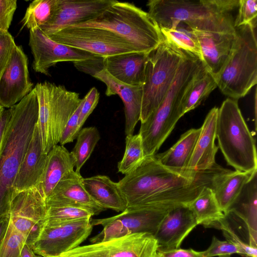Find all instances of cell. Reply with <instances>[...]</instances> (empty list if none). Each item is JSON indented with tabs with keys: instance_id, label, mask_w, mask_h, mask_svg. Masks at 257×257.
<instances>
[{
	"instance_id": "6da1fadb",
	"label": "cell",
	"mask_w": 257,
	"mask_h": 257,
	"mask_svg": "<svg viewBox=\"0 0 257 257\" xmlns=\"http://www.w3.org/2000/svg\"><path fill=\"white\" fill-rule=\"evenodd\" d=\"M222 169L218 165L206 171L180 173L162 165L154 155L145 157L117 183L126 208L170 209L188 205L204 187H211L213 177Z\"/></svg>"
},
{
	"instance_id": "7a4b0ae2",
	"label": "cell",
	"mask_w": 257,
	"mask_h": 257,
	"mask_svg": "<svg viewBox=\"0 0 257 257\" xmlns=\"http://www.w3.org/2000/svg\"><path fill=\"white\" fill-rule=\"evenodd\" d=\"M11 108L0 145V219L10 215L16 178L38 121L39 106L35 89Z\"/></svg>"
},
{
	"instance_id": "3957f363",
	"label": "cell",
	"mask_w": 257,
	"mask_h": 257,
	"mask_svg": "<svg viewBox=\"0 0 257 257\" xmlns=\"http://www.w3.org/2000/svg\"><path fill=\"white\" fill-rule=\"evenodd\" d=\"M239 0H150L148 14L160 29L183 23L193 30L234 33Z\"/></svg>"
},
{
	"instance_id": "277c9868",
	"label": "cell",
	"mask_w": 257,
	"mask_h": 257,
	"mask_svg": "<svg viewBox=\"0 0 257 257\" xmlns=\"http://www.w3.org/2000/svg\"><path fill=\"white\" fill-rule=\"evenodd\" d=\"M204 68L199 58L187 55L159 106L141 123L139 134L145 157L156 154L182 116L180 104L183 96L190 83Z\"/></svg>"
},
{
	"instance_id": "5b68a950",
	"label": "cell",
	"mask_w": 257,
	"mask_h": 257,
	"mask_svg": "<svg viewBox=\"0 0 257 257\" xmlns=\"http://www.w3.org/2000/svg\"><path fill=\"white\" fill-rule=\"evenodd\" d=\"M70 26L107 30L124 40L139 52L150 53L163 40L159 27L148 13L127 2L116 1L95 18Z\"/></svg>"
},
{
	"instance_id": "8992f818",
	"label": "cell",
	"mask_w": 257,
	"mask_h": 257,
	"mask_svg": "<svg viewBox=\"0 0 257 257\" xmlns=\"http://www.w3.org/2000/svg\"><path fill=\"white\" fill-rule=\"evenodd\" d=\"M216 137L228 165L235 171L249 173L257 171L255 142L237 100L228 97L218 108Z\"/></svg>"
},
{
	"instance_id": "52a82bcc",
	"label": "cell",
	"mask_w": 257,
	"mask_h": 257,
	"mask_svg": "<svg viewBox=\"0 0 257 257\" xmlns=\"http://www.w3.org/2000/svg\"><path fill=\"white\" fill-rule=\"evenodd\" d=\"M256 27L248 24L235 27L230 56L216 81L221 92L237 100L257 82Z\"/></svg>"
},
{
	"instance_id": "ba28073f",
	"label": "cell",
	"mask_w": 257,
	"mask_h": 257,
	"mask_svg": "<svg viewBox=\"0 0 257 257\" xmlns=\"http://www.w3.org/2000/svg\"><path fill=\"white\" fill-rule=\"evenodd\" d=\"M188 54L164 39L158 47L149 53L142 85L141 123L159 106Z\"/></svg>"
},
{
	"instance_id": "9c48e42d",
	"label": "cell",
	"mask_w": 257,
	"mask_h": 257,
	"mask_svg": "<svg viewBox=\"0 0 257 257\" xmlns=\"http://www.w3.org/2000/svg\"><path fill=\"white\" fill-rule=\"evenodd\" d=\"M170 209L126 208L113 216L91 218L93 226L102 225L103 228L89 239L90 242L97 243L136 233L145 232L154 235Z\"/></svg>"
},
{
	"instance_id": "30bf717a",
	"label": "cell",
	"mask_w": 257,
	"mask_h": 257,
	"mask_svg": "<svg viewBox=\"0 0 257 257\" xmlns=\"http://www.w3.org/2000/svg\"><path fill=\"white\" fill-rule=\"evenodd\" d=\"M48 36L57 43L103 57L139 52L124 40L99 28L67 26Z\"/></svg>"
},
{
	"instance_id": "8fae6325",
	"label": "cell",
	"mask_w": 257,
	"mask_h": 257,
	"mask_svg": "<svg viewBox=\"0 0 257 257\" xmlns=\"http://www.w3.org/2000/svg\"><path fill=\"white\" fill-rule=\"evenodd\" d=\"M158 249L153 234L136 233L80 245L58 257H156Z\"/></svg>"
},
{
	"instance_id": "7c38bea8",
	"label": "cell",
	"mask_w": 257,
	"mask_h": 257,
	"mask_svg": "<svg viewBox=\"0 0 257 257\" xmlns=\"http://www.w3.org/2000/svg\"><path fill=\"white\" fill-rule=\"evenodd\" d=\"M47 213L46 199L36 186L21 192L10 205V220L30 247L45 227Z\"/></svg>"
},
{
	"instance_id": "4fadbf2b",
	"label": "cell",
	"mask_w": 257,
	"mask_h": 257,
	"mask_svg": "<svg viewBox=\"0 0 257 257\" xmlns=\"http://www.w3.org/2000/svg\"><path fill=\"white\" fill-rule=\"evenodd\" d=\"M91 219L54 226H45L31 247L35 254L41 256L58 257L80 246L88 238L93 227Z\"/></svg>"
},
{
	"instance_id": "5bb4252c",
	"label": "cell",
	"mask_w": 257,
	"mask_h": 257,
	"mask_svg": "<svg viewBox=\"0 0 257 257\" xmlns=\"http://www.w3.org/2000/svg\"><path fill=\"white\" fill-rule=\"evenodd\" d=\"M29 45L34 57L33 69L49 75V68L60 62H75L98 56L51 40L39 28L30 30Z\"/></svg>"
},
{
	"instance_id": "9a60e30c",
	"label": "cell",
	"mask_w": 257,
	"mask_h": 257,
	"mask_svg": "<svg viewBox=\"0 0 257 257\" xmlns=\"http://www.w3.org/2000/svg\"><path fill=\"white\" fill-rule=\"evenodd\" d=\"M33 86L28 57L22 47L16 45L0 77V105L4 108L12 107L30 93Z\"/></svg>"
},
{
	"instance_id": "2e32d148",
	"label": "cell",
	"mask_w": 257,
	"mask_h": 257,
	"mask_svg": "<svg viewBox=\"0 0 257 257\" xmlns=\"http://www.w3.org/2000/svg\"><path fill=\"white\" fill-rule=\"evenodd\" d=\"M116 1L57 0L51 19L39 28L47 36L50 35L65 26L85 23L95 18Z\"/></svg>"
},
{
	"instance_id": "e0dca14e",
	"label": "cell",
	"mask_w": 257,
	"mask_h": 257,
	"mask_svg": "<svg viewBox=\"0 0 257 257\" xmlns=\"http://www.w3.org/2000/svg\"><path fill=\"white\" fill-rule=\"evenodd\" d=\"M45 99L51 119L54 145L59 142L70 117L82 101L79 94L47 81L37 84Z\"/></svg>"
},
{
	"instance_id": "ac0fdd59",
	"label": "cell",
	"mask_w": 257,
	"mask_h": 257,
	"mask_svg": "<svg viewBox=\"0 0 257 257\" xmlns=\"http://www.w3.org/2000/svg\"><path fill=\"white\" fill-rule=\"evenodd\" d=\"M197 225L195 215L188 205L171 208L154 234L158 249L179 248L184 239Z\"/></svg>"
},
{
	"instance_id": "d6986e66",
	"label": "cell",
	"mask_w": 257,
	"mask_h": 257,
	"mask_svg": "<svg viewBox=\"0 0 257 257\" xmlns=\"http://www.w3.org/2000/svg\"><path fill=\"white\" fill-rule=\"evenodd\" d=\"M80 172L73 171L63 177L46 199L47 206H71L85 209L92 216L105 210L85 190Z\"/></svg>"
},
{
	"instance_id": "ffe728a7",
	"label": "cell",
	"mask_w": 257,
	"mask_h": 257,
	"mask_svg": "<svg viewBox=\"0 0 257 257\" xmlns=\"http://www.w3.org/2000/svg\"><path fill=\"white\" fill-rule=\"evenodd\" d=\"M200 46L202 62L216 80L232 51L234 33H218L193 30Z\"/></svg>"
},
{
	"instance_id": "44dd1931",
	"label": "cell",
	"mask_w": 257,
	"mask_h": 257,
	"mask_svg": "<svg viewBox=\"0 0 257 257\" xmlns=\"http://www.w3.org/2000/svg\"><path fill=\"white\" fill-rule=\"evenodd\" d=\"M94 77L105 84L106 95H118L120 97L124 107L125 134L126 136L133 135L136 125L141 118L142 86L122 83L112 76L105 68Z\"/></svg>"
},
{
	"instance_id": "7402d4cb",
	"label": "cell",
	"mask_w": 257,
	"mask_h": 257,
	"mask_svg": "<svg viewBox=\"0 0 257 257\" xmlns=\"http://www.w3.org/2000/svg\"><path fill=\"white\" fill-rule=\"evenodd\" d=\"M47 156V154L42 151L40 133L36 123L16 178L14 186L15 195L38 185L44 170Z\"/></svg>"
},
{
	"instance_id": "603a6c76",
	"label": "cell",
	"mask_w": 257,
	"mask_h": 257,
	"mask_svg": "<svg viewBox=\"0 0 257 257\" xmlns=\"http://www.w3.org/2000/svg\"><path fill=\"white\" fill-rule=\"evenodd\" d=\"M218 109L215 106L209 111L200 127V135L188 166L190 172L206 171L218 165L215 160L218 149L215 144Z\"/></svg>"
},
{
	"instance_id": "cb8c5ba5",
	"label": "cell",
	"mask_w": 257,
	"mask_h": 257,
	"mask_svg": "<svg viewBox=\"0 0 257 257\" xmlns=\"http://www.w3.org/2000/svg\"><path fill=\"white\" fill-rule=\"evenodd\" d=\"M149 53L129 52L104 57V68L120 82L133 86H142Z\"/></svg>"
},
{
	"instance_id": "d4e9b609",
	"label": "cell",
	"mask_w": 257,
	"mask_h": 257,
	"mask_svg": "<svg viewBox=\"0 0 257 257\" xmlns=\"http://www.w3.org/2000/svg\"><path fill=\"white\" fill-rule=\"evenodd\" d=\"M256 173L252 174L228 211L244 224L247 243L255 247H257Z\"/></svg>"
},
{
	"instance_id": "484cf974",
	"label": "cell",
	"mask_w": 257,
	"mask_h": 257,
	"mask_svg": "<svg viewBox=\"0 0 257 257\" xmlns=\"http://www.w3.org/2000/svg\"><path fill=\"white\" fill-rule=\"evenodd\" d=\"M75 162L71 152L63 146H54L47 154L44 170L36 187L46 198L58 182L74 171Z\"/></svg>"
},
{
	"instance_id": "4316f807",
	"label": "cell",
	"mask_w": 257,
	"mask_h": 257,
	"mask_svg": "<svg viewBox=\"0 0 257 257\" xmlns=\"http://www.w3.org/2000/svg\"><path fill=\"white\" fill-rule=\"evenodd\" d=\"M253 173L223 168L213 177L210 187L224 214L228 211Z\"/></svg>"
},
{
	"instance_id": "83f0119b",
	"label": "cell",
	"mask_w": 257,
	"mask_h": 257,
	"mask_svg": "<svg viewBox=\"0 0 257 257\" xmlns=\"http://www.w3.org/2000/svg\"><path fill=\"white\" fill-rule=\"evenodd\" d=\"M84 188L91 197L105 210L123 212L126 203L118 184L108 176L98 175L82 178Z\"/></svg>"
},
{
	"instance_id": "f1b7e54d",
	"label": "cell",
	"mask_w": 257,
	"mask_h": 257,
	"mask_svg": "<svg viewBox=\"0 0 257 257\" xmlns=\"http://www.w3.org/2000/svg\"><path fill=\"white\" fill-rule=\"evenodd\" d=\"M201 128H191L182 134L168 150L155 154L164 166L180 173H190L188 166L199 138Z\"/></svg>"
},
{
	"instance_id": "f546056e",
	"label": "cell",
	"mask_w": 257,
	"mask_h": 257,
	"mask_svg": "<svg viewBox=\"0 0 257 257\" xmlns=\"http://www.w3.org/2000/svg\"><path fill=\"white\" fill-rule=\"evenodd\" d=\"M188 205L194 213L198 225L217 228L220 221L225 217L209 186L204 187Z\"/></svg>"
},
{
	"instance_id": "4dcf8cb0",
	"label": "cell",
	"mask_w": 257,
	"mask_h": 257,
	"mask_svg": "<svg viewBox=\"0 0 257 257\" xmlns=\"http://www.w3.org/2000/svg\"><path fill=\"white\" fill-rule=\"evenodd\" d=\"M217 87L216 81L204 68L186 90L180 104L181 114L198 106Z\"/></svg>"
},
{
	"instance_id": "1f68e13d",
	"label": "cell",
	"mask_w": 257,
	"mask_h": 257,
	"mask_svg": "<svg viewBox=\"0 0 257 257\" xmlns=\"http://www.w3.org/2000/svg\"><path fill=\"white\" fill-rule=\"evenodd\" d=\"M160 29L163 39L169 43L197 57L202 61V54L198 39L193 30L188 26L183 23H179L170 28Z\"/></svg>"
},
{
	"instance_id": "d6a6232c",
	"label": "cell",
	"mask_w": 257,
	"mask_h": 257,
	"mask_svg": "<svg viewBox=\"0 0 257 257\" xmlns=\"http://www.w3.org/2000/svg\"><path fill=\"white\" fill-rule=\"evenodd\" d=\"M100 139L99 132L95 126L82 128L76 138V143L71 152L75 160V171L80 172Z\"/></svg>"
},
{
	"instance_id": "836d02e7",
	"label": "cell",
	"mask_w": 257,
	"mask_h": 257,
	"mask_svg": "<svg viewBox=\"0 0 257 257\" xmlns=\"http://www.w3.org/2000/svg\"><path fill=\"white\" fill-rule=\"evenodd\" d=\"M57 0H35L30 4L21 23L22 29L32 30L45 25L51 19Z\"/></svg>"
},
{
	"instance_id": "e575fe53",
	"label": "cell",
	"mask_w": 257,
	"mask_h": 257,
	"mask_svg": "<svg viewBox=\"0 0 257 257\" xmlns=\"http://www.w3.org/2000/svg\"><path fill=\"white\" fill-rule=\"evenodd\" d=\"M145 158L140 135H127L123 156L118 163V172L124 175L135 168Z\"/></svg>"
},
{
	"instance_id": "d590c367",
	"label": "cell",
	"mask_w": 257,
	"mask_h": 257,
	"mask_svg": "<svg viewBox=\"0 0 257 257\" xmlns=\"http://www.w3.org/2000/svg\"><path fill=\"white\" fill-rule=\"evenodd\" d=\"M88 211L71 206H47L45 225L54 226L83 219H91Z\"/></svg>"
},
{
	"instance_id": "8d00e7d4",
	"label": "cell",
	"mask_w": 257,
	"mask_h": 257,
	"mask_svg": "<svg viewBox=\"0 0 257 257\" xmlns=\"http://www.w3.org/2000/svg\"><path fill=\"white\" fill-rule=\"evenodd\" d=\"M25 237L13 226L11 220L0 248V257H21Z\"/></svg>"
},
{
	"instance_id": "74e56055",
	"label": "cell",
	"mask_w": 257,
	"mask_h": 257,
	"mask_svg": "<svg viewBox=\"0 0 257 257\" xmlns=\"http://www.w3.org/2000/svg\"><path fill=\"white\" fill-rule=\"evenodd\" d=\"M217 228L222 230L227 241L232 242L239 248L241 255L257 257V247L250 246L247 242L242 240L229 224L225 217L220 221Z\"/></svg>"
},
{
	"instance_id": "f35d334b",
	"label": "cell",
	"mask_w": 257,
	"mask_h": 257,
	"mask_svg": "<svg viewBox=\"0 0 257 257\" xmlns=\"http://www.w3.org/2000/svg\"><path fill=\"white\" fill-rule=\"evenodd\" d=\"M257 1L239 0L234 27L250 24L256 27Z\"/></svg>"
},
{
	"instance_id": "ab89813d",
	"label": "cell",
	"mask_w": 257,
	"mask_h": 257,
	"mask_svg": "<svg viewBox=\"0 0 257 257\" xmlns=\"http://www.w3.org/2000/svg\"><path fill=\"white\" fill-rule=\"evenodd\" d=\"M205 257H214L223 255L237 253L241 254L239 248L233 243L227 240L223 241L213 236L209 247L203 251Z\"/></svg>"
},
{
	"instance_id": "60d3db41",
	"label": "cell",
	"mask_w": 257,
	"mask_h": 257,
	"mask_svg": "<svg viewBox=\"0 0 257 257\" xmlns=\"http://www.w3.org/2000/svg\"><path fill=\"white\" fill-rule=\"evenodd\" d=\"M84 98L68 120L61 134L59 143L60 145L64 146L68 143H72L76 139L80 131L78 128V120L81 108L82 106Z\"/></svg>"
},
{
	"instance_id": "b9f144b4",
	"label": "cell",
	"mask_w": 257,
	"mask_h": 257,
	"mask_svg": "<svg viewBox=\"0 0 257 257\" xmlns=\"http://www.w3.org/2000/svg\"><path fill=\"white\" fill-rule=\"evenodd\" d=\"M16 46L14 39L9 31L0 30V77Z\"/></svg>"
},
{
	"instance_id": "7bdbcfd3",
	"label": "cell",
	"mask_w": 257,
	"mask_h": 257,
	"mask_svg": "<svg viewBox=\"0 0 257 257\" xmlns=\"http://www.w3.org/2000/svg\"><path fill=\"white\" fill-rule=\"evenodd\" d=\"M84 100L81 108L78 120V128L80 130L85 121L96 107L99 98V93L97 89L93 87L84 97Z\"/></svg>"
},
{
	"instance_id": "ee69618b",
	"label": "cell",
	"mask_w": 257,
	"mask_h": 257,
	"mask_svg": "<svg viewBox=\"0 0 257 257\" xmlns=\"http://www.w3.org/2000/svg\"><path fill=\"white\" fill-rule=\"evenodd\" d=\"M17 8V0H0L1 30L8 31Z\"/></svg>"
},
{
	"instance_id": "f6af8a7d",
	"label": "cell",
	"mask_w": 257,
	"mask_h": 257,
	"mask_svg": "<svg viewBox=\"0 0 257 257\" xmlns=\"http://www.w3.org/2000/svg\"><path fill=\"white\" fill-rule=\"evenodd\" d=\"M73 63L78 70L90 75L93 77L104 69V57L100 56Z\"/></svg>"
},
{
	"instance_id": "bcb514c9",
	"label": "cell",
	"mask_w": 257,
	"mask_h": 257,
	"mask_svg": "<svg viewBox=\"0 0 257 257\" xmlns=\"http://www.w3.org/2000/svg\"><path fill=\"white\" fill-rule=\"evenodd\" d=\"M156 257H205L203 251L193 249L178 248L171 250L158 249Z\"/></svg>"
},
{
	"instance_id": "7dc6e473",
	"label": "cell",
	"mask_w": 257,
	"mask_h": 257,
	"mask_svg": "<svg viewBox=\"0 0 257 257\" xmlns=\"http://www.w3.org/2000/svg\"><path fill=\"white\" fill-rule=\"evenodd\" d=\"M12 108L4 109L0 114V145L5 130L11 115Z\"/></svg>"
},
{
	"instance_id": "c3c4849f",
	"label": "cell",
	"mask_w": 257,
	"mask_h": 257,
	"mask_svg": "<svg viewBox=\"0 0 257 257\" xmlns=\"http://www.w3.org/2000/svg\"><path fill=\"white\" fill-rule=\"evenodd\" d=\"M10 220V215L0 219V248L7 231Z\"/></svg>"
},
{
	"instance_id": "681fc988",
	"label": "cell",
	"mask_w": 257,
	"mask_h": 257,
	"mask_svg": "<svg viewBox=\"0 0 257 257\" xmlns=\"http://www.w3.org/2000/svg\"><path fill=\"white\" fill-rule=\"evenodd\" d=\"M21 256V257H38L31 247L26 243L22 249Z\"/></svg>"
},
{
	"instance_id": "f907efd6",
	"label": "cell",
	"mask_w": 257,
	"mask_h": 257,
	"mask_svg": "<svg viewBox=\"0 0 257 257\" xmlns=\"http://www.w3.org/2000/svg\"><path fill=\"white\" fill-rule=\"evenodd\" d=\"M5 108L3 107L1 105H0V114L1 113V112L4 110Z\"/></svg>"
},
{
	"instance_id": "816d5d0a",
	"label": "cell",
	"mask_w": 257,
	"mask_h": 257,
	"mask_svg": "<svg viewBox=\"0 0 257 257\" xmlns=\"http://www.w3.org/2000/svg\"><path fill=\"white\" fill-rule=\"evenodd\" d=\"M218 257H230V255H223L219 256Z\"/></svg>"
},
{
	"instance_id": "f5cc1de1",
	"label": "cell",
	"mask_w": 257,
	"mask_h": 257,
	"mask_svg": "<svg viewBox=\"0 0 257 257\" xmlns=\"http://www.w3.org/2000/svg\"><path fill=\"white\" fill-rule=\"evenodd\" d=\"M39 257V256H38ZM41 257H43V256H41ZM44 257H46V256H44ZM49 257H55V256H49Z\"/></svg>"
}]
</instances>
